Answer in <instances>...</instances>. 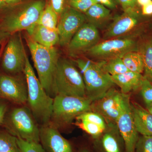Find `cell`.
<instances>
[{
    "instance_id": "obj_1",
    "label": "cell",
    "mask_w": 152,
    "mask_h": 152,
    "mask_svg": "<svg viewBox=\"0 0 152 152\" xmlns=\"http://www.w3.org/2000/svg\"><path fill=\"white\" fill-rule=\"evenodd\" d=\"M23 72L27 84V102L32 113L38 122L43 125L48 124L51 118L53 99L37 77L27 56Z\"/></svg>"
},
{
    "instance_id": "obj_2",
    "label": "cell",
    "mask_w": 152,
    "mask_h": 152,
    "mask_svg": "<svg viewBox=\"0 0 152 152\" xmlns=\"http://www.w3.org/2000/svg\"><path fill=\"white\" fill-rule=\"evenodd\" d=\"M105 60L99 62L79 59L76 63L82 71L86 96L93 102L102 97L115 85L111 76L104 67Z\"/></svg>"
},
{
    "instance_id": "obj_3",
    "label": "cell",
    "mask_w": 152,
    "mask_h": 152,
    "mask_svg": "<svg viewBox=\"0 0 152 152\" xmlns=\"http://www.w3.org/2000/svg\"><path fill=\"white\" fill-rule=\"evenodd\" d=\"M46 6L45 0H35L11 9L3 19V30L8 34L24 30L31 31Z\"/></svg>"
},
{
    "instance_id": "obj_4",
    "label": "cell",
    "mask_w": 152,
    "mask_h": 152,
    "mask_svg": "<svg viewBox=\"0 0 152 152\" xmlns=\"http://www.w3.org/2000/svg\"><path fill=\"white\" fill-rule=\"evenodd\" d=\"M34 65L37 72L39 80L49 95L53 92L54 77L58 61V54L54 47H46L27 40Z\"/></svg>"
},
{
    "instance_id": "obj_5",
    "label": "cell",
    "mask_w": 152,
    "mask_h": 152,
    "mask_svg": "<svg viewBox=\"0 0 152 152\" xmlns=\"http://www.w3.org/2000/svg\"><path fill=\"white\" fill-rule=\"evenodd\" d=\"M53 92L56 96L86 97L83 76L76 67L66 59H59L54 77Z\"/></svg>"
},
{
    "instance_id": "obj_6",
    "label": "cell",
    "mask_w": 152,
    "mask_h": 152,
    "mask_svg": "<svg viewBox=\"0 0 152 152\" xmlns=\"http://www.w3.org/2000/svg\"><path fill=\"white\" fill-rule=\"evenodd\" d=\"M92 103L87 97L56 95L51 119L58 126L68 124L80 114L91 111Z\"/></svg>"
},
{
    "instance_id": "obj_7",
    "label": "cell",
    "mask_w": 152,
    "mask_h": 152,
    "mask_svg": "<svg viewBox=\"0 0 152 152\" xmlns=\"http://www.w3.org/2000/svg\"><path fill=\"white\" fill-rule=\"evenodd\" d=\"M33 117L26 107L14 109L10 118L11 134L26 141L40 143L39 129Z\"/></svg>"
},
{
    "instance_id": "obj_8",
    "label": "cell",
    "mask_w": 152,
    "mask_h": 152,
    "mask_svg": "<svg viewBox=\"0 0 152 152\" xmlns=\"http://www.w3.org/2000/svg\"><path fill=\"white\" fill-rule=\"evenodd\" d=\"M137 50V44L132 39L115 38L99 42L86 53L93 58L104 60L122 57L128 52Z\"/></svg>"
},
{
    "instance_id": "obj_9",
    "label": "cell",
    "mask_w": 152,
    "mask_h": 152,
    "mask_svg": "<svg viewBox=\"0 0 152 152\" xmlns=\"http://www.w3.org/2000/svg\"><path fill=\"white\" fill-rule=\"evenodd\" d=\"M116 124L124 142L125 152H135L139 137L133 120L130 98L128 94L124 95L122 109Z\"/></svg>"
},
{
    "instance_id": "obj_10",
    "label": "cell",
    "mask_w": 152,
    "mask_h": 152,
    "mask_svg": "<svg viewBox=\"0 0 152 152\" xmlns=\"http://www.w3.org/2000/svg\"><path fill=\"white\" fill-rule=\"evenodd\" d=\"M27 56L20 36H13L4 50L2 62L3 69L11 74L23 72Z\"/></svg>"
},
{
    "instance_id": "obj_11",
    "label": "cell",
    "mask_w": 152,
    "mask_h": 152,
    "mask_svg": "<svg viewBox=\"0 0 152 152\" xmlns=\"http://www.w3.org/2000/svg\"><path fill=\"white\" fill-rule=\"evenodd\" d=\"M86 20L84 14L71 7L64 9L57 25V29L59 36V44L61 46L68 45Z\"/></svg>"
},
{
    "instance_id": "obj_12",
    "label": "cell",
    "mask_w": 152,
    "mask_h": 152,
    "mask_svg": "<svg viewBox=\"0 0 152 152\" xmlns=\"http://www.w3.org/2000/svg\"><path fill=\"white\" fill-rule=\"evenodd\" d=\"M124 94L112 88L104 96L93 102L92 110L104 118L115 122L122 109Z\"/></svg>"
},
{
    "instance_id": "obj_13",
    "label": "cell",
    "mask_w": 152,
    "mask_h": 152,
    "mask_svg": "<svg viewBox=\"0 0 152 152\" xmlns=\"http://www.w3.org/2000/svg\"><path fill=\"white\" fill-rule=\"evenodd\" d=\"M100 39L97 28L90 23H85L68 44V50L73 55L87 52L99 42Z\"/></svg>"
},
{
    "instance_id": "obj_14",
    "label": "cell",
    "mask_w": 152,
    "mask_h": 152,
    "mask_svg": "<svg viewBox=\"0 0 152 152\" xmlns=\"http://www.w3.org/2000/svg\"><path fill=\"white\" fill-rule=\"evenodd\" d=\"M0 97L15 103L23 104L28 101L27 86L16 77L0 76Z\"/></svg>"
},
{
    "instance_id": "obj_15",
    "label": "cell",
    "mask_w": 152,
    "mask_h": 152,
    "mask_svg": "<svg viewBox=\"0 0 152 152\" xmlns=\"http://www.w3.org/2000/svg\"><path fill=\"white\" fill-rule=\"evenodd\" d=\"M39 139L45 152H73L72 144L54 126L43 125L39 129Z\"/></svg>"
},
{
    "instance_id": "obj_16",
    "label": "cell",
    "mask_w": 152,
    "mask_h": 152,
    "mask_svg": "<svg viewBox=\"0 0 152 152\" xmlns=\"http://www.w3.org/2000/svg\"><path fill=\"white\" fill-rule=\"evenodd\" d=\"M139 20L140 16L135 8L124 11L114 19L104 33V39L117 38L129 32L137 26Z\"/></svg>"
},
{
    "instance_id": "obj_17",
    "label": "cell",
    "mask_w": 152,
    "mask_h": 152,
    "mask_svg": "<svg viewBox=\"0 0 152 152\" xmlns=\"http://www.w3.org/2000/svg\"><path fill=\"white\" fill-rule=\"evenodd\" d=\"M131 107L133 120L138 132L142 135L152 136V114L137 103H131Z\"/></svg>"
},
{
    "instance_id": "obj_18",
    "label": "cell",
    "mask_w": 152,
    "mask_h": 152,
    "mask_svg": "<svg viewBox=\"0 0 152 152\" xmlns=\"http://www.w3.org/2000/svg\"><path fill=\"white\" fill-rule=\"evenodd\" d=\"M28 33L33 41L43 46L53 47L59 42V36L57 29L37 24Z\"/></svg>"
},
{
    "instance_id": "obj_19",
    "label": "cell",
    "mask_w": 152,
    "mask_h": 152,
    "mask_svg": "<svg viewBox=\"0 0 152 152\" xmlns=\"http://www.w3.org/2000/svg\"><path fill=\"white\" fill-rule=\"evenodd\" d=\"M111 77L115 84L119 87L121 93L125 94L140 88L144 78L142 74L131 71Z\"/></svg>"
},
{
    "instance_id": "obj_20",
    "label": "cell",
    "mask_w": 152,
    "mask_h": 152,
    "mask_svg": "<svg viewBox=\"0 0 152 152\" xmlns=\"http://www.w3.org/2000/svg\"><path fill=\"white\" fill-rule=\"evenodd\" d=\"M84 14L88 23L98 29L104 27L111 18L110 9L98 3L92 6Z\"/></svg>"
},
{
    "instance_id": "obj_21",
    "label": "cell",
    "mask_w": 152,
    "mask_h": 152,
    "mask_svg": "<svg viewBox=\"0 0 152 152\" xmlns=\"http://www.w3.org/2000/svg\"><path fill=\"white\" fill-rule=\"evenodd\" d=\"M122 59L129 71L140 74L143 72V61L140 53L137 51L128 52L122 57Z\"/></svg>"
},
{
    "instance_id": "obj_22",
    "label": "cell",
    "mask_w": 152,
    "mask_h": 152,
    "mask_svg": "<svg viewBox=\"0 0 152 152\" xmlns=\"http://www.w3.org/2000/svg\"><path fill=\"white\" fill-rule=\"evenodd\" d=\"M99 144L103 152H122L119 139L113 133L104 134L100 140Z\"/></svg>"
},
{
    "instance_id": "obj_23",
    "label": "cell",
    "mask_w": 152,
    "mask_h": 152,
    "mask_svg": "<svg viewBox=\"0 0 152 152\" xmlns=\"http://www.w3.org/2000/svg\"><path fill=\"white\" fill-rule=\"evenodd\" d=\"M140 53L143 61L145 77L152 82V38L144 44Z\"/></svg>"
},
{
    "instance_id": "obj_24",
    "label": "cell",
    "mask_w": 152,
    "mask_h": 152,
    "mask_svg": "<svg viewBox=\"0 0 152 152\" xmlns=\"http://www.w3.org/2000/svg\"><path fill=\"white\" fill-rule=\"evenodd\" d=\"M58 15L51 6H46L41 14L37 24L57 29L58 21Z\"/></svg>"
},
{
    "instance_id": "obj_25",
    "label": "cell",
    "mask_w": 152,
    "mask_h": 152,
    "mask_svg": "<svg viewBox=\"0 0 152 152\" xmlns=\"http://www.w3.org/2000/svg\"><path fill=\"white\" fill-rule=\"evenodd\" d=\"M104 69L111 76L124 73L129 71L125 65L122 57H118L105 60Z\"/></svg>"
},
{
    "instance_id": "obj_26",
    "label": "cell",
    "mask_w": 152,
    "mask_h": 152,
    "mask_svg": "<svg viewBox=\"0 0 152 152\" xmlns=\"http://www.w3.org/2000/svg\"><path fill=\"white\" fill-rule=\"evenodd\" d=\"M0 152H20L17 137L10 133L0 132Z\"/></svg>"
},
{
    "instance_id": "obj_27",
    "label": "cell",
    "mask_w": 152,
    "mask_h": 152,
    "mask_svg": "<svg viewBox=\"0 0 152 152\" xmlns=\"http://www.w3.org/2000/svg\"><path fill=\"white\" fill-rule=\"evenodd\" d=\"M75 125L95 138L102 135L105 130L99 125L86 121H77Z\"/></svg>"
},
{
    "instance_id": "obj_28",
    "label": "cell",
    "mask_w": 152,
    "mask_h": 152,
    "mask_svg": "<svg viewBox=\"0 0 152 152\" xmlns=\"http://www.w3.org/2000/svg\"><path fill=\"white\" fill-rule=\"evenodd\" d=\"M77 121H83L94 123L106 129V123L103 117L96 112L89 111L80 114L76 118Z\"/></svg>"
},
{
    "instance_id": "obj_29",
    "label": "cell",
    "mask_w": 152,
    "mask_h": 152,
    "mask_svg": "<svg viewBox=\"0 0 152 152\" xmlns=\"http://www.w3.org/2000/svg\"><path fill=\"white\" fill-rule=\"evenodd\" d=\"M18 145L20 152H45L39 143L29 142L17 138Z\"/></svg>"
},
{
    "instance_id": "obj_30",
    "label": "cell",
    "mask_w": 152,
    "mask_h": 152,
    "mask_svg": "<svg viewBox=\"0 0 152 152\" xmlns=\"http://www.w3.org/2000/svg\"><path fill=\"white\" fill-rule=\"evenodd\" d=\"M135 152H152V135L139 137L136 143Z\"/></svg>"
},
{
    "instance_id": "obj_31",
    "label": "cell",
    "mask_w": 152,
    "mask_h": 152,
    "mask_svg": "<svg viewBox=\"0 0 152 152\" xmlns=\"http://www.w3.org/2000/svg\"><path fill=\"white\" fill-rule=\"evenodd\" d=\"M140 88L141 94L146 104L152 103V82L144 77Z\"/></svg>"
},
{
    "instance_id": "obj_32",
    "label": "cell",
    "mask_w": 152,
    "mask_h": 152,
    "mask_svg": "<svg viewBox=\"0 0 152 152\" xmlns=\"http://www.w3.org/2000/svg\"><path fill=\"white\" fill-rule=\"evenodd\" d=\"M97 3L96 0H70L69 4L71 7L85 14L92 6Z\"/></svg>"
},
{
    "instance_id": "obj_33",
    "label": "cell",
    "mask_w": 152,
    "mask_h": 152,
    "mask_svg": "<svg viewBox=\"0 0 152 152\" xmlns=\"http://www.w3.org/2000/svg\"><path fill=\"white\" fill-rule=\"evenodd\" d=\"M51 5L58 15H61L64 10V0H50Z\"/></svg>"
},
{
    "instance_id": "obj_34",
    "label": "cell",
    "mask_w": 152,
    "mask_h": 152,
    "mask_svg": "<svg viewBox=\"0 0 152 152\" xmlns=\"http://www.w3.org/2000/svg\"><path fill=\"white\" fill-rule=\"evenodd\" d=\"M118 4L122 7L124 11L135 8L137 0H117Z\"/></svg>"
},
{
    "instance_id": "obj_35",
    "label": "cell",
    "mask_w": 152,
    "mask_h": 152,
    "mask_svg": "<svg viewBox=\"0 0 152 152\" xmlns=\"http://www.w3.org/2000/svg\"><path fill=\"white\" fill-rule=\"evenodd\" d=\"M98 3L102 4L110 10H114L117 7L118 4L117 0H96Z\"/></svg>"
},
{
    "instance_id": "obj_36",
    "label": "cell",
    "mask_w": 152,
    "mask_h": 152,
    "mask_svg": "<svg viewBox=\"0 0 152 152\" xmlns=\"http://www.w3.org/2000/svg\"><path fill=\"white\" fill-rule=\"evenodd\" d=\"M142 13L143 15L151 16L152 15V1L146 5L142 7Z\"/></svg>"
},
{
    "instance_id": "obj_37",
    "label": "cell",
    "mask_w": 152,
    "mask_h": 152,
    "mask_svg": "<svg viewBox=\"0 0 152 152\" xmlns=\"http://www.w3.org/2000/svg\"><path fill=\"white\" fill-rule=\"evenodd\" d=\"M7 106L4 104L0 103V125L2 124L7 112Z\"/></svg>"
},
{
    "instance_id": "obj_38",
    "label": "cell",
    "mask_w": 152,
    "mask_h": 152,
    "mask_svg": "<svg viewBox=\"0 0 152 152\" xmlns=\"http://www.w3.org/2000/svg\"><path fill=\"white\" fill-rule=\"evenodd\" d=\"M21 0H4L7 6H13L18 4Z\"/></svg>"
},
{
    "instance_id": "obj_39",
    "label": "cell",
    "mask_w": 152,
    "mask_h": 152,
    "mask_svg": "<svg viewBox=\"0 0 152 152\" xmlns=\"http://www.w3.org/2000/svg\"><path fill=\"white\" fill-rule=\"evenodd\" d=\"M152 1V0H137V4L142 7L149 4Z\"/></svg>"
},
{
    "instance_id": "obj_40",
    "label": "cell",
    "mask_w": 152,
    "mask_h": 152,
    "mask_svg": "<svg viewBox=\"0 0 152 152\" xmlns=\"http://www.w3.org/2000/svg\"><path fill=\"white\" fill-rule=\"evenodd\" d=\"M7 4L4 1V0H0V11L7 7Z\"/></svg>"
},
{
    "instance_id": "obj_41",
    "label": "cell",
    "mask_w": 152,
    "mask_h": 152,
    "mask_svg": "<svg viewBox=\"0 0 152 152\" xmlns=\"http://www.w3.org/2000/svg\"><path fill=\"white\" fill-rule=\"evenodd\" d=\"M146 109L152 115V103L146 104Z\"/></svg>"
},
{
    "instance_id": "obj_42",
    "label": "cell",
    "mask_w": 152,
    "mask_h": 152,
    "mask_svg": "<svg viewBox=\"0 0 152 152\" xmlns=\"http://www.w3.org/2000/svg\"><path fill=\"white\" fill-rule=\"evenodd\" d=\"M78 152H91V151L88 149L84 148H82Z\"/></svg>"
},
{
    "instance_id": "obj_43",
    "label": "cell",
    "mask_w": 152,
    "mask_h": 152,
    "mask_svg": "<svg viewBox=\"0 0 152 152\" xmlns=\"http://www.w3.org/2000/svg\"><path fill=\"white\" fill-rule=\"evenodd\" d=\"M3 50H4V48L2 47L1 50H0V58H1V56Z\"/></svg>"
}]
</instances>
